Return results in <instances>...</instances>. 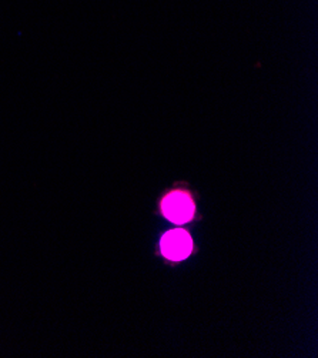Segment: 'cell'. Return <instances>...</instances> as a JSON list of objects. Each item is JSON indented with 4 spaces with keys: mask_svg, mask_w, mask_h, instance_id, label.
Here are the masks:
<instances>
[{
    "mask_svg": "<svg viewBox=\"0 0 318 358\" xmlns=\"http://www.w3.org/2000/svg\"><path fill=\"white\" fill-rule=\"evenodd\" d=\"M163 211L166 217L175 223H185L191 219L194 207L189 197L183 194H171L163 203Z\"/></svg>",
    "mask_w": 318,
    "mask_h": 358,
    "instance_id": "obj_2",
    "label": "cell"
},
{
    "mask_svg": "<svg viewBox=\"0 0 318 358\" xmlns=\"http://www.w3.org/2000/svg\"><path fill=\"white\" fill-rule=\"evenodd\" d=\"M191 238L183 230H174L167 233L161 240L163 255L170 260H183L191 252Z\"/></svg>",
    "mask_w": 318,
    "mask_h": 358,
    "instance_id": "obj_1",
    "label": "cell"
}]
</instances>
